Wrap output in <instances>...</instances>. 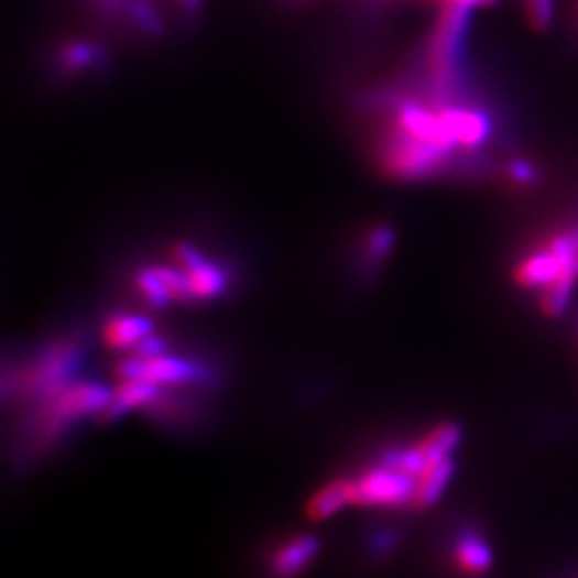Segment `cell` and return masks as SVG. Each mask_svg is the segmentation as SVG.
Here are the masks:
<instances>
[{
	"label": "cell",
	"mask_w": 578,
	"mask_h": 578,
	"mask_svg": "<svg viewBox=\"0 0 578 578\" xmlns=\"http://www.w3.org/2000/svg\"><path fill=\"white\" fill-rule=\"evenodd\" d=\"M471 9L448 2L444 4V13L439 18V24L435 29V39L430 47V63L435 84L441 97H450L457 76H459V63H461L462 39L469 24Z\"/></svg>",
	"instance_id": "6da1fadb"
},
{
	"label": "cell",
	"mask_w": 578,
	"mask_h": 578,
	"mask_svg": "<svg viewBox=\"0 0 578 578\" xmlns=\"http://www.w3.org/2000/svg\"><path fill=\"white\" fill-rule=\"evenodd\" d=\"M353 503L360 505H414L418 478L392 467H375L351 480Z\"/></svg>",
	"instance_id": "7a4b0ae2"
},
{
	"label": "cell",
	"mask_w": 578,
	"mask_h": 578,
	"mask_svg": "<svg viewBox=\"0 0 578 578\" xmlns=\"http://www.w3.org/2000/svg\"><path fill=\"white\" fill-rule=\"evenodd\" d=\"M116 378L120 382H153L156 385L189 384V382H204L206 371L183 358L133 356L116 367Z\"/></svg>",
	"instance_id": "3957f363"
},
{
	"label": "cell",
	"mask_w": 578,
	"mask_h": 578,
	"mask_svg": "<svg viewBox=\"0 0 578 578\" xmlns=\"http://www.w3.org/2000/svg\"><path fill=\"white\" fill-rule=\"evenodd\" d=\"M448 154L450 151L433 142H424L396 129L388 142L385 165L396 176H426L435 172L448 159Z\"/></svg>",
	"instance_id": "277c9868"
},
{
	"label": "cell",
	"mask_w": 578,
	"mask_h": 578,
	"mask_svg": "<svg viewBox=\"0 0 578 578\" xmlns=\"http://www.w3.org/2000/svg\"><path fill=\"white\" fill-rule=\"evenodd\" d=\"M114 392L101 384H77L65 392H61L58 399H54L47 433L65 428L67 424L77 418L90 416V414H103L112 405Z\"/></svg>",
	"instance_id": "5b68a950"
},
{
	"label": "cell",
	"mask_w": 578,
	"mask_h": 578,
	"mask_svg": "<svg viewBox=\"0 0 578 578\" xmlns=\"http://www.w3.org/2000/svg\"><path fill=\"white\" fill-rule=\"evenodd\" d=\"M77 360H79V356H77L76 347L63 346L52 349L39 362V367L33 371V375L29 378L31 390L37 396H43V399H52L58 392H65V384H67V380L74 373Z\"/></svg>",
	"instance_id": "8992f818"
},
{
	"label": "cell",
	"mask_w": 578,
	"mask_h": 578,
	"mask_svg": "<svg viewBox=\"0 0 578 578\" xmlns=\"http://www.w3.org/2000/svg\"><path fill=\"white\" fill-rule=\"evenodd\" d=\"M176 260L189 272L195 298H215L221 296L228 287V274L215 262H208L199 249L193 244L176 247Z\"/></svg>",
	"instance_id": "52a82bcc"
},
{
	"label": "cell",
	"mask_w": 578,
	"mask_h": 578,
	"mask_svg": "<svg viewBox=\"0 0 578 578\" xmlns=\"http://www.w3.org/2000/svg\"><path fill=\"white\" fill-rule=\"evenodd\" d=\"M439 118L446 124L448 133L455 138V142L465 149L480 146L489 133H491V122L489 118L476 110H465V108H441Z\"/></svg>",
	"instance_id": "ba28073f"
},
{
	"label": "cell",
	"mask_w": 578,
	"mask_h": 578,
	"mask_svg": "<svg viewBox=\"0 0 578 578\" xmlns=\"http://www.w3.org/2000/svg\"><path fill=\"white\" fill-rule=\"evenodd\" d=\"M319 550V542L313 536H301V538L285 544L276 557H274V575L279 578L296 577L298 572H303V568H307L310 559L317 555Z\"/></svg>",
	"instance_id": "9c48e42d"
},
{
	"label": "cell",
	"mask_w": 578,
	"mask_h": 578,
	"mask_svg": "<svg viewBox=\"0 0 578 578\" xmlns=\"http://www.w3.org/2000/svg\"><path fill=\"white\" fill-rule=\"evenodd\" d=\"M564 272L561 260L550 253L548 249L527 258L519 270H516V281L523 287H548L553 281H557Z\"/></svg>",
	"instance_id": "30bf717a"
},
{
	"label": "cell",
	"mask_w": 578,
	"mask_h": 578,
	"mask_svg": "<svg viewBox=\"0 0 578 578\" xmlns=\"http://www.w3.org/2000/svg\"><path fill=\"white\" fill-rule=\"evenodd\" d=\"M347 503H353L351 480H335L319 489L307 505V514L313 521H324L337 514Z\"/></svg>",
	"instance_id": "8fae6325"
},
{
	"label": "cell",
	"mask_w": 578,
	"mask_h": 578,
	"mask_svg": "<svg viewBox=\"0 0 578 578\" xmlns=\"http://www.w3.org/2000/svg\"><path fill=\"white\" fill-rule=\"evenodd\" d=\"M153 335V321L142 315H118L106 326V343L112 347L138 346Z\"/></svg>",
	"instance_id": "7c38bea8"
},
{
	"label": "cell",
	"mask_w": 578,
	"mask_h": 578,
	"mask_svg": "<svg viewBox=\"0 0 578 578\" xmlns=\"http://www.w3.org/2000/svg\"><path fill=\"white\" fill-rule=\"evenodd\" d=\"M161 390L153 382H120L114 390L112 405L108 407V416L116 418L120 414H127L129 410L146 407L154 401H159Z\"/></svg>",
	"instance_id": "4fadbf2b"
},
{
	"label": "cell",
	"mask_w": 578,
	"mask_h": 578,
	"mask_svg": "<svg viewBox=\"0 0 578 578\" xmlns=\"http://www.w3.org/2000/svg\"><path fill=\"white\" fill-rule=\"evenodd\" d=\"M455 473V461L446 459V461L435 462L423 478L418 480V489H416V498H414V508H428L435 501L439 500L450 482Z\"/></svg>",
	"instance_id": "5bb4252c"
},
{
	"label": "cell",
	"mask_w": 578,
	"mask_h": 578,
	"mask_svg": "<svg viewBox=\"0 0 578 578\" xmlns=\"http://www.w3.org/2000/svg\"><path fill=\"white\" fill-rule=\"evenodd\" d=\"M461 428L455 423L439 424L437 428H433L423 441H421V448L424 450V455L428 457V461L441 462L446 459H452V450L461 444Z\"/></svg>",
	"instance_id": "9a60e30c"
},
{
	"label": "cell",
	"mask_w": 578,
	"mask_h": 578,
	"mask_svg": "<svg viewBox=\"0 0 578 578\" xmlns=\"http://www.w3.org/2000/svg\"><path fill=\"white\" fill-rule=\"evenodd\" d=\"M457 561L465 572L480 575L493 566V553L476 534H465L457 544Z\"/></svg>",
	"instance_id": "2e32d148"
},
{
	"label": "cell",
	"mask_w": 578,
	"mask_h": 578,
	"mask_svg": "<svg viewBox=\"0 0 578 578\" xmlns=\"http://www.w3.org/2000/svg\"><path fill=\"white\" fill-rule=\"evenodd\" d=\"M578 274L564 270L561 276L557 281H553L548 287H544L542 294V310L546 315H561L566 308L570 307L572 296H575V287H577Z\"/></svg>",
	"instance_id": "e0dca14e"
},
{
	"label": "cell",
	"mask_w": 578,
	"mask_h": 578,
	"mask_svg": "<svg viewBox=\"0 0 578 578\" xmlns=\"http://www.w3.org/2000/svg\"><path fill=\"white\" fill-rule=\"evenodd\" d=\"M138 290L154 307H165L172 303V296H170L167 287L163 285L161 276L156 274L154 266L153 269H144L138 274Z\"/></svg>",
	"instance_id": "ac0fdd59"
},
{
	"label": "cell",
	"mask_w": 578,
	"mask_h": 578,
	"mask_svg": "<svg viewBox=\"0 0 578 578\" xmlns=\"http://www.w3.org/2000/svg\"><path fill=\"white\" fill-rule=\"evenodd\" d=\"M530 24L536 31H546L555 20V0H523Z\"/></svg>",
	"instance_id": "d6986e66"
},
{
	"label": "cell",
	"mask_w": 578,
	"mask_h": 578,
	"mask_svg": "<svg viewBox=\"0 0 578 578\" xmlns=\"http://www.w3.org/2000/svg\"><path fill=\"white\" fill-rule=\"evenodd\" d=\"M505 176L510 183L519 185V187H530L538 183V167L525 159H512L505 165Z\"/></svg>",
	"instance_id": "ffe728a7"
},
{
	"label": "cell",
	"mask_w": 578,
	"mask_h": 578,
	"mask_svg": "<svg viewBox=\"0 0 578 578\" xmlns=\"http://www.w3.org/2000/svg\"><path fill=\"white\" fill-rule=\"evenodd\" d=\"M95 61V50L88 43H72L63 52V63L67 69H84Z\"/></svg>",
	"instance_id": "44dd1931"
},
{
	"label": "cell",
	"mask_w": 578,
	"mask_h": 578,
	"mask_svg": "<svg viewBox=\"0 0 578 578\" xmlns=\"http://www.w3.org/2000/svg\"><path fill=\"white\" fill-rule=\"evenodd\" d=\"M394 244V231L388 230V228H380L378 231H373L367 240V253L371 260H382L385 253L392 249Z\"/></svg>",
	"instance_id": "7402d4cb"
},
{
	"label": "cell",
	"mask_w": 578,
	"mask_h": 578,
	"mask_svg": "<svg viewBox=\"0 0 578 578\" xmlns=\"http://www.w3.org/2000/svg\"><path fill=\"white\" fill-rule=\"evenodd\" d=\"M135 349V356H142V358H156V356H165V349H167V343L159 337H153L149 335L146 339H142L138 346H133Z\"/></svg>",
	"instance_id": "603a6c76"
},
{
	"label": "cell",
	"mask_w": 578,
	"mask_h": 578,
	"mask_svg": "<svg viewBox=\"0 0 578 578\" xmlns=\"http://www.w3.org/2000/svg\"><path fill=\"white\" fill-rule=\"evenodd\" d=\"M448 2H455V4H461L467 9H476V7H489V4H495L498 0H448ZM446 2V4H448Z\"/></svg>",
	"instance_id": "cb8c5ba5"
},
{
	"label": "cell",
	"mask_w": 578,
	"mask_h": 578,
	"mask_svg": "<svg viewBox=\"0 0 578 578\" xmlns=\"http://www.w3.org/2000/svg\"><path fill=\"white\" fill-rule=\"evenodd\" d=\"M575 233H577V240H578V231H575Z\"/></svg>",
	"instance_id": "d4e9b609"
}]
</instances>
